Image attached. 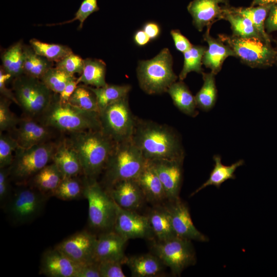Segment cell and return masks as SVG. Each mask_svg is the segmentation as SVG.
<instances>
[{
	"label": "cell",
	"instance_id": "1",
	"mask_svg": "<svg viewBox=\"0 0 277 277\" xmlns=\"http://www.w3.org/2000/svg\"><path fill=\"white\" fill-rule=\"evenodd\" d=\"M131 140L146 160L184 161L179 135L168 125L135 117Z\"/></svg>",
	"mask_w": 277,
	"mask_h": 277
},
{
	"label": "cell",
	"instance_id": "2",
	"mask_svg": "<svg viewBox=\"0 0 277 277\" xmlns=\"http://www.w3.org/2000/svg\"><path fill=\"white\" fill-rule=\"evenodd\" d=\"M69 134L67 138L77 153L83 175L97 179L103 172L116 143L101 129Z\"/></svg>",
	"mask_w": 277,
	"mask_h": 277
},
{
	"label": "cell",
	"instance_id": "3",
	"mask_svg": "<svg viewBox=\"0 0 277 277\" xmlns=\"http://www.w3.org/2000/svg\"><path fill=\"white\" fill-rule=\"evenodd\" d=\"M37 118L54 130L68 134L101 129L100 113L87 111L59 99L54 93L47 109Z\"/></svg>",
	"mask_w": 277,
	"mask_h": 277
},
{
	"label": "cell",
	"instance_id": "4",
	"mask_svg": "<svg viewBox=\"0 0 277 277\" xmlns=\"http://www.w3.org/2000/svg\"><path fill=\"white\" fill-rule=\"evenodd\" d=\"M147 163L131 138L116 143L105 168L101 185L106 190L121 181L135 180Z\"/></svg>",
	"mask_w": 277,
	"mask_h": 277
},
{
	"label": "cell",
	"instance_id": "5",
	"mask_svg": "<svg viewBox=\"0 0 277 277\" xmlns=\"http://www.w3.org/2000/svg\"><path fill=\"white\" fill-rule=\"evenodd\" d=\"M172 65V56L166 48L153 58L140 61L137 76L140 88L148 94L166 92L177 78Z\"/></svg>",
	"mask_w": 277,
	"mask_h": 277
},
{
	"label": "cell",
	"instance_id": "6",
	"mask_svg": "<svg viewBox=\"0 0 277 277\" xmlns=\"http://www.w3.org/2000/svg\"><path fill=\"white\" fill-rule=\"evenodd\" d=\"M83 181L84 197L88 202L89 226L100 233L113 230L116 215L115 202L97 179L84 176Z\"/></svg>",
	"mask_w": 277,
	"mask_h": 277
},
{
	"label": "cell",
	"instance_id": "7",
	"mask_svg": "<svg viewBox=\"0 0 277 277\" xmlns=\"http://www.w3.org/2000/svg\"><path fill=\"white\" fill-rule=\"evenodd\" d=\"M16 185L3 209L12 224L21 225L41 214L49 197L28 184Z\"/></svg>",
	"mask_w": 277,
	"mask_h": 277
},
{
	"label": "cell",
	"instance_id": "8",
	"mask_svg": "<svg viewBox=\"0 0 277 277\" xmlns=\"http://www.w3.org/2000/svg\"><path fill=\"white\" fill-rule=\"evenodd\" d=\"M57 143L48 142L28 148L18 147L9 167L11 180L16 184H27L39 170L52 162Z\"/></svg>",
	"mask_w": 277,
	"mask_h": 277
},
{
	"label": "cell",
	"instance_id": "9",
	"mask_svg": "<svg viewBox=\"0 0 277 277\" xmlns=\"http://www.w3.org/2000/svg\"><path fill=\"white\" fill-rule=\"evenodd\" d=\"M12 91L25 116L35 118L49 106L54 94L40 79L25 74L12 80Z\"/></svg>",
	"mask_w": 277,
	"mask_h": 277
},
{
	"label": "cell",
	"instance_id": "10",
	"mask_svg": "<svg viewBox=\"0 0 277 277\" xmlns=\"http://www.w3.org/2000/svg\"><path fill=\"white\" fill-rule=\"evenodd\" d=\"M218 36L232 49L236 57L251 68H266L277 64L275 49L263 39L241 38L223 34Z\"/></svg>",
	"mask_w": 277,
	"mask_h": 277
},
{
	"label": "cell",
	"instance_id": "11",
	"mask_svg": "<svg viewBox=\"0 0 277 277\" xmlns=\"http://www.w3.org/2000/svg\"><path fill=\"white\" fill-rule=\"evenodd\" d=\"M101 130L115 143L130 140L135 116L130 110L128 96L113 102L100 112Z\"/></svg>",
	"mask_w": 277,
	"mask_h": 277
},
{
	"label": "cell",
	"instance_id": "12",
	"mask_svg": "<svg viewBox=\"0 0 277 277\" xmlns=\"http://www.w3.org/2000/svg\"><path fill=\"white\" fill-rule=\"evenodd\" d=\"M151 251L175 276H180L186 268L196 263L195 252L190 240L176 236L164 241H154Z\"/></svg>",
	"mask_w": 277,
	"mask_h": 277
},
{
	"label": "cell",
	"instance_id": "13",
	"mask_svg": "<svg viewBox=\"0 0 277 277\" xmlns=\"http://www.w3.org/2000/svg\"><path fill=\"white\" fill-rule=\"evenodd\" d=\"M97 236L83 230L77 232L57 244L54 247L77 265L95 261L94 253Z\"/></svg>",
	"mask_w": 277,
	"mask_h": 277
},
{
	"label": "cell",
	"instance_id": "14",
	"mask_svg": "<svg viewBox=\"0 0 277 277\" xmlns=\"http://www.w3.org/2000/svg\"><path fill=\"white\" fill-rule=\"evenodd\" d=\"M113 230L127 240L150 239L154 236L148 215L138 214L136 211L123 209L117 204Z\"/></svg>",
	"mask_w": 277,
	"mask_h": 277
},
{
	"label": "cell",
	"instance_id": "15",
	"mask_svg": "<svg viewBox=\"0 0 277 277\" xmlns=\"http://www.w3.org/2000/svg\"><path fill=\"white\" fill-rule=\"evenodd\" d=\"M170 216L172 226L179 237L205 242L208 238L194 225L187 204L179 197L169 201L165 205Z\"/></svg>",
	"mask_w": 277,
	"mask_h": 277
},
{
	"label": "cell",
	"instance_id": "16",
	"mask_svg": "<svg viewBox=\"0 0 277 277\" xmlns=\"http://www.w3.org/2000/svg\"><path fill=\"white\" fill-rule=\"evenodd\" d=\"M54 131L36 118L25 116L20 118L17 126L10 133L16 141L18 147L28 148L50 142Z\"/></svg>",
	"mask_w": 277,
	"mask_h": 277
},
{
	"label": "cell",
	"instance_id": "17",
	"mask_svg": "<svg viewBox=\"0 0 277 277\" xmlns=\"http://www.w3.org/2000/svg\"><path fill=\"white\" fill-rule=\"evenodd\" d=\"M230 7L226 0H193L187 6L193 24L199 31L211 27L215 22L225 19Z\"/></svg>",
	"mask_w": 277,
	"mask_h": 277
},
{
	"label": "cell",
	"instance_id": "18",
	"mask_svg": "<svg viewBox=\"0 0 277 277\" xmlns=\"http://www.w3.org/2000/svg\"><path fill=\"white\" fill-rule=\"evenodd\" d=\"M149 161L163 186L167 199L171 201L179 197L184 161L163 160Z\"/></svg>",
	"mask_w": 277,
	"mask_h": 277
},
{
	"label": "cell",
	"instance_id": "19",
	"mask_svg": "<svg viewBox=\"0 0 277 277\" xmlns=\"http://www.w3.org/2000/svg\"><path fill=\"white\" fill-rule=\"evenodd\" d=\"M78 265L54 247L42 255L39 273L48 277H76Z\"/></svg>",
	"mask_w": 277,
	"mask_h": 277
},
{
	"label": "cell",
	"instance_id": "20",
	"mask_svg": "<svg viewBox=\"0 0 277 277\" xmlns=\"http://www.w3.org/2000/svg\"><path fill=\"white\" fill-rule=\"evenodd\" d=\"M128 241L114 230L100 233L95 245V261H121L124 264L127 257L124 251Z\"/></svg>",
	"mask_w": 277,
	"mask_h": 277
},
{
	"label": "cell",
	"instance_id": "21",
	"mask_svg": "<svg viewBox=\"0 0 277 277\" xmlns=\"http://www.w3.org/2000/svg\"><path fill=\"white\" fill-rule=\"evenodd\" d=\"M106 191L118 206L128 210L136 211L146 200L135 180L120 181Z\"/></svg>",
	"mask_w": 277,
	"mask_h": 277
},
{
	"label": "cell",
	"instance_id": "22",
	"mask_svg": "<svg viewBox=\"0 0 277 277\" xmlns=\"http://www.w3.org/2000/svg\"><path fill=\"white\" fill-rule=\"evenodd\" d=\"M52 162L56 165L63 177L83 175L81 162L67 138L57 143Z\"/></svg>",
	"mask_w": 277,
	"mask_h": 277
},
{
	"label": "cell",
	"instance_id": "23",
	"mask_svg": "<svg viewBox=\"0 0 277 277\" xmlns=\"http://www.w3.org/2000/svg\"><path fill=\"white\" fill-rule=\"evenodd\" d=\"M211 27H208L203 35L204 40L208 45L203 58V64L215 75L221 70L225 60L235 54L232 49L219 38H215L210 34Z\"/></svg>",
	"mask_w": 277,
	"mask_h": 277
},
{
	"label": "cell",
	"instance_id": "24",
	"mask_svg": "<svg viewBox=\"0 0 277 277\" xmlns=\"http://www.w3.org/2000/svg\"><path fill=\"white\" fill-rule=\"evenodd\" d=\"M133 277L162 276L166 267L154 254H142L126 257L125 261Z\"/></svg>",
	"mask_w": 277,
	"mask_h": 277
},
{
	"label": "cell",
	"instance_id": "25",
	"mask_svg": "<svg viewBox=\"0 0 277 277\" xmlns=\"http://www.w3.org/2000/svg\"><path fill=\"white\" fill-rule=\"evenodd\" d=\"M141 188L146 200L157 203L167 199L163 186L150 162L147 163L135 179Z\"/></svg>",
	"mask_w": 277,
	"mask_h": 277
},
{
	"label": "cell",
	"instance_id": "26",
	"mask_svg": "<svg viewBox=\"0 0 277 277\" xmlns=\"http://www.w3.org/2000/svg\"><path fill=\"white\" fill-rule=\"evenodd\" d=\"M63 176L53 162H51L36 173L27 183L48 197L53 196Z\"/></svg>",
	"mask_w": 277,
	"mask_h": 277
},
{
	"label": "cell",
	"instance_id": "27",
	"mask_svg": "<svg viewBox=\"0 0 277 277\" xmlns=\"http://www.w3.org/2000/svg\"><path fill=\"white\" fill-rule=\"evenodd\" d=\"M213 159L214 161V166L208 179L194 192H192L190 197L194 196L207 186H214L219 188L221 185L228 180L235 179L234 172L238 167L244 164L243 160H240L230 166L224 165L222 163L221 157L219 155H214Z\"/></svg>",
	"mask_w": 277,
	"mask_h": 277
},
{
	"label": "cell",
	"instance_id": "28",
	"mask_svg": "<svg viewBox=\"0 0 277 277\" xmlns=\"http://www.w3.org/2000/svg\"><path fill=\"white\" fill-rule=\"evenodd\" d=\"M167 92L170 95L174 105L180 111L192 117L197 115L199 112L196 110L195 97L183 81L173 83L169 87Z\"/></svg>",
	"mask_w": 277,
	"mask_h": 277
},
{
	"label": "cell",
	"instance_id": "29",
	"mask_svg": "<svg viewBox=\"0 0 277 277\" xmlns=\"http://www.w3.org/2000/svg\"><path fill=\"white\" fill-rule=\"evenodd\" d=\"M148 216L151 228L157 241H164L177 236L165 206L153 208Z\"/></svg>",
	"mask_w": 277,
	"mask_h": 277
},
{
	"label": "cell",
	"instance_id": "30",
	"mask_svg": "<svg viewBox=\"0 0 277 277\" xmlns=\"http://www.w3.org/2000/svg\"><path fill=\"white\" fill-rule=\"evenodd\" d=\"M23 45L22 41H18L1 54L2 65L1 67L11 76V80L24 74Z\"/></svg>",
	"mask_w": 277,
	"mask_h": 277
},
{
	"label": "cell",
	"instance_id": "31",
	"mask_svg": "<svg viewBox=\"0 0 277 277\" xmlns=\"http://www.w3.org/2000/svg\"><path fill=\"white\" fill-rule=\"evenodd\" d=\"M106 66L101 60L87 58L84 59V69L81 76L77 78L78 84L82 83L85 85H90L94 87L106 86Z\"/></svg>",
	"mask_w": 277,
	"mask_h": 277
},
{
	"label": "cell",
	"instance_id": "32",
	"mask_svg": "<svg viewBox=\"0 0 277 277\" xmlns=\"http://www.w3.org/2000/svg\"><path fill=\"white\" fill-rule=\"evenodd\" d=\"M24 74L41 79L53 67V62L38 54L30 45H23Z\"/></svg>",
	"mask_w": 277,
	"mask_h": 277
},
{
	"label": "cell",
	"instance_id": "33",
	"mask_svg": "<svg viewBox=\"0 0 277 277\" xmlns=\"http://www.w3.org/2000/svg\"><path fill=\"white\" fill-rule=\"evenodd\" d=\"M202 74L203 85L194 97L197 107L203 111H209L214 106L217 97L215 75L211 72H203Z\"/></svg>",
	"mask_w": 277,
	"mask_h": 277
},
{
	"label": "cell",
	"instance_id": "34",
	"mask_svg": "<svg viewBox=\"0 0 277 277\" xmlns=\"http://www.w3.org/2000/svg\"><path fill=\"white\" fill-rule=\"evenodd\" d=\"M224 19L230 23L233 35L241 38L257 37L264 40L252 22L235 12L232 7L229 8Z\"/></svg>",
	"mask_w": 277,
	"mask_h": 277
},
{
	"label": "cell",
	"instance_id": "35",
	"mask_svg": "<svg viewBox=\"0 0 277 277\" xmlns=\"http://www.w3.org/2000/svg\"><path fill=\"white\" fill-rule=\"evenodd\" d=\"M95 94L100 111L109 104L128 96L131 89L129 85H109L102 87L88 86Z\"/></svg>",
	"mask_w": 277,
	"mask_h": 277
},
{
	"label": "cell",
	"instance_id": "36",
	"mask_svg": "<svg viewBox=\"0 0 277 277\" xmlns=\"http://www.w3.org/2000/svg\"><path fill=\"white\" fill-rule=\"evenodd\" d=\"M273 4L250 6L248 8H233L236 12L248 18L261 34L264 40L271 44V38L265 29V22Z\"/></svg>",
	"mask_w": 277,
	"mask_h": 277
},
{
	"label": "cell",
	"instance_id": "37",
	"mask_svg": "<svg viewBox=\"0 0 277 277\" xmlns=\"http://www.w3.org/2000/svg\"><path fill=\"white\" fill-rule=\"evenodd\" d=\"M29 43L36 53L53 62H58L73 53L72 49L67 46L49 44L36 38L31 39Z\"/></svg>",
	"mask_w": 277,
	"mask_h": 277
},
{
	"label": "cell",
	"instance_id": "38",
	"mask_svg": "<svg viewBox=\"0 0 277 277\" xmlns=\"http://www.w3.org/2000/svg\"><path fill=\"white\" fill-rule=\"evenodd\" d=\"M53 196L63 201L77 200L84 197V184L78 176L63 177Z\"/></svg>",
	"mask_w": 277,
	"mask_h": 277
},
{
	"label": "cell",
	"instance_id": "39",
	"mask_svg": "<svg viewBox=\"0 0 277 277\" xmlns=\"http://www.w3.org/2000/svg\"><path fill=\"white\" fill-rule=\"evenodd\" d=\"M207 47L203 46H192L184 54V64L179 75L180 81H183L187 74L192 71L198 73L203 72V58Z\"/></svg>",
	"mask_w": 277,
	"mask_h": 277
},
{
	"label": "cell",
	"instance_id": "40",
	"mask_svg": "<svg viewBox=\"0 0 277 277\" xmlns=\"http://www.w3.org/2000/svg\"><path fill=\"white\" fill-rule=\"evenodd\" d=\"M69 102L83 109L100 113L96 96L88 86H77Z\"/></svg>",
	"mask_w": 277,
	"mask_h": 277
},
{
	"label": "cell",
	"instance_id": "41",
	"mask_svg": "<svg viewBox=\"0 0 277 277\" xmlns=\"http://www.w3.org/2000/svg\"><path fill=\"white\" fill-rule=\"evenodd\" d=\"M76 78L74 75L53 67L40 80L53 93L60 94L69 82Z\"/></svg>",
	"mask_w": 277,
	"mask_h": 277
},
{
	"label": "cell",
	"instance_id": "42",
	"mask_svg": "<svg viewBox=\"0 0 277 277\" xmlns=\"http://www.w3.org/2000/svg\"><path fill=\"white\" fill-rule=\"evenodd\" d=\"M18 147L16 141L10 133L0 132V168L10 166L14 159L13 153Z\"/></svg>",
	"mask_w": 277,
	"mask_h": 277
},
{
	"label": "cell",
	"instance_id": "43",
	"mask_svg": "<svg viewBox=\"0 0 277 277\" xmlns=\"http://www.w3.org/2000/svg\"><path fill=\"white\" fill-rule=\"evenodd\" d=\"M12 102L3 96L0 98V132H12L17 126L20 118L10 109Z\"/></svg>",
	"mask_w": 277,
	"mask_h": 277
},
{
	"label": "cell",
	"instance_id": "44",
	"mask_svg": "<svg viewBox=\"0 0 277 277\" xmlns=\"http://www.w3.org/2000/svg\"><path fill=\"white\" fill-rule=\"evenodd\" d=\"M55 67L71 75L76 73L81 74L84 69V59L73 52L56 62Z\"/></svg>",
	"mask_w": 277,
	"mask_h": 277
},
{
	"label": "cell",
	"instance_id": "45",
	"mask_svg": "<svg viewBox=\"0 0 277 277\" xmlns=\"http://www.w3.org/2000/svg\"><path fill=\"white\" fill-rule=\"evenodd\" d=\"M99 8L97 5V0H83L78 9L75 13V17L72 19L63 22V23L54 24V25L65 24L78 21L79 29H82L83 24L87 18L92 13L97 11Z\"/></svg>",
	"mask_w": 277,
	"mask_h": 277
},
{
	"label": "cell",
	"instance_id": "46",
	"mask_svg": "<svg viewBox=\"0 0 277 277\" xmlns=\"http://www.w3.org/2000/svg\"><path fill=\"white\" fill-rule=\"evenodd\" d=\"M121 261H106L98 262L101 277H125Z\"/></svg>",
	"mask_w": 277,
	"mask_h": 277
},
{
	"label": "cell",
	"instance_id": "47",
	"mask_svg": "<svg viewBox=\"0 0 277 277\" xmlns=\"http://www.w3.org/2000/svg\"><path fill=\"white\" fill-rule=\"evenodd\" d=\"M10 180L9 167L0 168V203L3 209L12 193Z\"/></svg>",
	"mask_w": 277,
	"mask_h": 277
},
{
	"label": "cell",
	"instance_id": "48",
	"mask_svg": "<svg viewBox=\"0 0 277 277\" xmlns=\"http://www.w3.org/2000/svg\"><path fill=\"white\" fill-rule=\"evenodd\" d=\"M76 277H101L98 262L93 261L78 265Z\"/></svg>",
	"mask_w": 277,
	"mask_h": 277
},
{
	"label": "cell",
	"instance_id": "49",
	"mask_svg": "<svg viewBox=\"0 0 277 277\" xmlns=\"http://www.w3.org/2000/svg\"><path fill=\"white\" fill-rule=\"evenodd\" d=\"M11 80V76L6 73L3 69L0 68V92L2 96L10 100L18 105V103L15 97L12 90H11L6 87V82Z\"/></svg>",
	"mask_w": 277,
	"mask_h": 277
},
{
	"label": "cell",
	"instance_id": "50",
	"mask_svg": "<svg viewBox=\"0 0 277 277\" xmlns=\"http://www.w3.org/2000/svg\"><path fill=\"white\" fill-rule=\"evenodd\" d=\"M170 34L174 43L176 49L184 53L189 50L193 46L189 41L184 36L179 30H172Z\"/></svg>",
	"mask_w": 277,
	"mask_h": 277
},
{
	"label": "cell",
	"instance_id": "51",
	"mask_svg": "<svg viewBox=\"0 0 277 277\" xmlns=\"http://www.w3.org/2000/svg\"><path fill=\"white\" fill-rule=\"evenodd\" d=\"M265 29L268 34L277 31V3L273 4L265 22Z\"/></svg>",
	"mask_w": 277,
	"mask_h": 277
},
{
	"label": "cell",
	"instance_id": "52",
	"mask_svg": "<svg viewBox=\"0 0 277 277\" xmlns=\"http://www.w3.org/2000/svg\"><path fill=\"white\" fill-rule=\"evenodd\" d=\"M77 85V78L69 82L62 92L58 94L60 100L64 103L68 102L70 96L75 90Z\"/></svg>",
	"mask_w": 277,
	"mask_h": 277
},
{
	"label": "cell",
	"instance_id": "53",
	"mask_svg": "<svg viewBox=\"0 0 277 277\" xmlns=\"http://www.w3.org/2000/svg\"><path fill=\"white\" fill-rule=\"evenodd\" d=\"M150 39H154L156 38L160 32V29L159 25L155 23L149 22L146 23L143 29Z\"/></svg>",
	"mask_w": 277,
	"mask_h": 277
},
{
	"label": "cell",
	"instance_id": "54",
	"mask_svg": "<svg viewBox=\"0 0 277 277\" xmlns=\"http://www.w3.org/2000/svg\"><path fill=\"white\" fill-rule=\"evenodd\" d=\"M151 39L143 30H138L134 36V42L142 46L147 44Z\"/></svg>",
	"mask_w": 277,
	"mask_h": 277
},
{
	"label": "cell",
	"instance_id": "55",
	"mask_svg": "<svg viewBox=\"0 0 277 277\" xmlns=\"http://www.w3.org/2000/svg\"><path fill=\"white\" fill-rule=\"evenodd\" d=\"M277 0H253L251 6H258L274 4Z\"/></svg>",
	"mask_w": 277,
	"mask_h": 277
},
{
	"label": "cell",
	"instance_id": "56",
	"mask_svg": "<svg viewBox=\"0 0 277 277\" xmlns=\"http://www.w3.org/2000/svg\"><path fill=\"white\" fill-rule=\"evenodd\" d=\"M276 48L275 49V50H276V51L277 52V42H276Z\"/></svg>",
	"mask_w": 277,
	"mask_h": 277
}]
</instances>
